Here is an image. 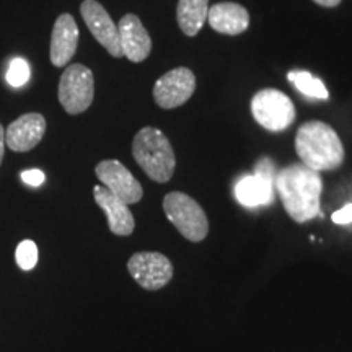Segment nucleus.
<instances>
[{"instance_id":"obj_1","label":"nucleus","mask_w":352,"mask_h":352,"mask_svg":"<svg viewBox=\"0 0 352 352\" xmlns=\"http://www.w3.org/2000/svg\"><path fill=\"white\" fill-rule=\"evenodd\" d=\"M274 188L280 197L285 212L297 223H305L320 212L323 179L320 171L303 164H290L274 176Z\"/></svg>"},{"instance_id":"obj_2","label":"nucleus","mask_w":352,"mask_h":352,"mask_svg":"<svg viewBox=\"0 0 352 352\" xmlns=\"http://www.w3.org/2000/svg\"><path fill=\"white\" fill-rule=\"evenodd\" d=\"M296 152L302 164L315 171H333L344 164V145L323 121H308L298 127Z\"/></svg>"},{"instance_id":"obj_3","label":"nucleus","mask_w":352,"mask_h":352,"mask_svg":"<svg viewBox=\"0 0 352 352\" xmlns=\"http://www.w3.org/2000/svg\"><path fill=\"white\" fill-rule=\"evenodd\" d=\"M132 155L152 182L168 183L173 178L175 152L168 138L160 129L142 127L132 140Z\"/></svg>"},{"instance_id":"obj_4","label":"nucleus","mask_w":352,"mask_h":352,"mask_svg":"<svg viewBox=\"0 0 352 352\" xmlns=\"http://www.w3.org/2000/svg\"><path fill=\"white\" fill-rule=\"evenodd\" d=\"M164 210L176 230L186 240L199 243L208 236V215L191 196L179 191L168 192L164 199Z\"/></svg>"},{"instance_id":"obj_5","label":"nucleus","mask_w":352,"mask_h":352,"mask_svg":"<svg viewBox=\"0 0 352 352\" xmlns=\"http://www.w3.org/2000/svg\"><path fill=\"white\" fill-rule=\"evenodd\" d=\"M252 113L258 124L271 132H283L296 121L292 100L276 88H264L253 96Z\"/></svg>"},{"instance_id":"obj_6","label":"nucleus","mask_w":352,"mask_h":352,"mask_svg":"<svg viewBox=\"0 0 352 352\" xmlns=\"http://www.w3.org/2000/svg\"><path fill=\"white\" fill-rule=\"evenodd\" d=\"M59 103L65 113L80 114L94 103L95 77L94 72L83 64H72L65 67L59 82Z\"/></svg>"},{"instance_id":"obj_7","label":"nucleus","mask_w":352,"mask_h":352,"mask_svg":"<svg viewBox=\"0 0 352 352\" xmlns=\"http://www.w3.org/2000/svg\"><path fill=\"white\" fill-rule=\"evenodd\" d=\"M132 279L145 290H160L173 279V264L165 254L157 252H139L127 261Z\"/></svg>"},{"instance_id":"obj_8","label":"nucleus","mask_w":352,"mask_h":352,"mask_svg":"<svg viewBox=\"0 0 352 352\" xmlns=\"http://www.w3.org/2000/svg\"><path fill=\"white\" fill-rule=\"evenodd\" d=\"M274 164L263 157L254 166V175L241 178L235 186V197L245 208H259L272 201L274 191Z\"/></svg>"},{"instance_id":"obj_9","label":"nucleus","mask_w":352,"mask_h":352,"mask_svg":"<svg viewBox=\"0 0 352 352\" xmlns=\"http://www.w3.org/2000/svg\"><path fill=\"white\" fill-rule=\"evenodd\" d=\"M196 90V77L188 67H176L158 78L153 87V100L160 108L182 107Z\"/></svg>"},{"instance_id":"obj_10","label":"nucleus","mask_w":352,"mask_h":352,"mask_svg":"<svg viewBox=\"0 0 352 352\" xmlns=\"http://www.w3.org/2000/svg\"><path fill=\"white\" fill-rule=\"evenodd\" d=\"M95 173L103 186L118 196L127 206L138 204L142 199L144 189L134 175L120 160H103L96 165Z\"/></svg>"},{"instance_id":"obj_11","label":"nucleus","mask_w":352,"mask_h":352,"mask_svg":"<svg viewBox=\"0 0 352 352\" xmlns=\"http://www.w3.org/2000/svg\"><path fill=\"white\" fill-rule=\"evenodd\" d=\"M80 13L83 21H85V25L96 41L113 57H122L118 25H114V21L108 15V12L104 10V7L100 2H96V0H83L80 6Z\"/></svg>"},{"instance_id":"obj_12","label":"nucleus","mask_w":352,"mask_h":352,"mask_svg":"<svg viewBox=\"0 0 352 352\" xmlns=\"http://www.w3.org/2000/svg\"><path fill=\"white\" fill-rule=\"evenodd\" d=\"M46 120L39 113L21 114L6 129V147L12 152H28L41 142L46 134Z\"/></svg>"},{"instance_id":"obj_13","label":"nucleus","mask_w":352,"mask_h":352,"mask_svg":"<svg viewBox=\"0 0 352 352\" xmlns=\"http://www.w3.org/2000/svg\"><path fill=\"white\" fill-rule=\"evenodd\" d=\"M122 56H126L131 63H142L152 51V39L142 21L134 13H127L118 25Z\"/></svg>"},{"instance_id":"obj_14","label":"nucleus","mask_w":352,"mask_h":352,"mask_svg":"<svg viewBox=\"0 0 352 352\" xmlns=\"http://www.w3.org/2000/svg\"><path fill=\"white\" fill-rule=\"evenodd\" d=\"M78 26L70 13H63L56 20L51 33L50 59L56 67H65L76 54L78 46Z\"/></svg>"},{"instance_id":"obj_15","label":"nucleus","mask_w":352,"mask_h":352,"mask_svg":"<svg viewBox=\"0 0 352 352\" xmlns=\"http://www.w3.org/2000/svg\"><path fill=\"white\" fill-rule=\"evenodd\" d=\"M94 197L101 210L107 214L108 227L114 235L129 236L134 232L135 220L126 202H122L120 197L114 196L111 191H108L103 184H98V186L94 188Z\"/></svg>"},{"instance_id":"obj_16","label":"nucleus","mask_w":352,"mask_h":352,"mask_svg":"<svg viewBox=\"0 0 352 352\" xmlns=\"http://www.w3.org/2000/svg\"><path fill=\"white\" fill-rule=\"evenodd\" d=\"M208 21L217 33L236 36L246 32L250 26L248 10L235 2H220L208 12Z\"/></svg>"},{"instance_id":"obj_17","label":"nucleus","mask_w":352,"mask_h":352,"mask_svg":"<svg viewBox=\"0 0 352 352\" xmlns=\"http://www.w3.org/2000/svg\"><path fill=\"white\" fill-rule=\"evenodd\" d=\"M209 0H179L176 8V19L182 32L192 38L201 32L208 20Z\"/></svg>"},{"instance_id":"obj_18","label":"nucleus","mask_w":352,"mask_h":352,"mask_svg":"<svg viewBox=\"0 0 352 352\" xmlns=\"http://www.w3.org/2000/svg\"><path fill=\"white\" fill-rule=\"evenodd\" d=\"M289 82H292L294 85L297 87V90L300 91L302 95L308 96V98L315 100H328L329 94L324 87V83L320 80L318 77L311 76L307 70H292L289 72Z\"/></svg>"},{"instance_id":"obj_19","label":"nucleus","mask_w":352,"mask_h":352,"mask_svg":"<svg viewBox=\"0 0 352 352\" xmlns=\"http://www.w3.org/2000/svg\"><path fill=\"white\" fill-rule=\"evenodd\" d=\"M16 264L20 266V270L23 271H32L38 264V246L32 240H25L16 246L15 252Z\"/></svg>"},{"instance_id":"obj_20","label":"nucleus","mask_w":352,"mask_h":352,"mask_svg":"<svg viewBox=\"0 0 352 352\" xmlns=\"http://www.w3.org/2000/svg\"><path fill=\"white\" fill-rule=\"evenodd\" d=\"M30 78V67L28 63L21 57H16L10 63V67H8L7 72V80L12 87H23Z\"/></svg>"},{"instance_id":"obj_21","label":"nucleus","mask_w":352,"mask_h":352,"mask_svg":"<svg viewBox=\"0 0 352 352\" xmlns=\"http://www.w3.org/2000/svg\"><path fill=\"white\" fill-rule=\"evenodd\" d=\"M21 179L30 186H41L44 183V173L41 170H26L21 173Z\"/></svg>"},{"instance_id":"obj_22","label":"nucleus","mask_w":352,"mask_h":352,"mask_svg":"<svg viewBox=\"0 0 352 352\" xmlns=\"http://www.w3.org/2000/svg\"><path fill=\"white\" fill-rule=\"evenodd\" d=\"M333 222L340 223V226H344V223H351L352 222V204H347L344 208L336 210L333 214Z\"/></svg>"},{"instance_id":"obj_23","label":"nucleus","mask_w":352,"mask_h":352,"mask_svg":"<svg viewBox=\"0 0 352 352\" xmlns=\"http://www.w3.org/2000/svg\"><path fill=\"white\" fill-rule=\"evenodd\" d=\"M3 155H6V127L0 124V165L3 162Z\"/></svg>"},{"instance_id":"obj_24","label":"nucleus","mask_w":352,"mask_h":352,"mask_svg":"<svg viewBox=\"0 0 352 352\" xmlns=\"http://www.w3.org/2000/svg\"><path fill=\"white\" fill-rule=\"evenodd\" d=\"M314 2H315V3H318V6H321V7H328V8H331V7L340 6L341 0H314Z\"/></svg>"}]
</instances>
